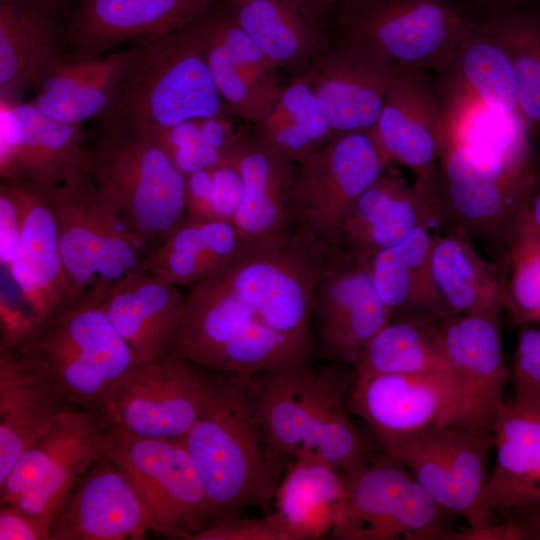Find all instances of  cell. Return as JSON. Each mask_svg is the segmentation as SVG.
<instances>
[{
	"label": "cell",
	"instance_id": "obj_4",
	"mask_svg": "<svg viewBox=\"0 0 540 540\" xmlns=\"http://www.w3.org/2000/svg\"><path fill=\"white\" fill-rule=\"evenodd\" d=\"M197 20L137 46L115 104L101 124L157 129L231 115L215 87Z\"/></svg>",
	"mask_w": 540,
	"mask_h": 540
},
{
	"label": "cell",
	"instance_id": "obj_12",
	"mask_svg": "<svg viewBox=\"0 0 540 540\" xmlns=\"http://www.w3.org/2000/svg\"><path fill=\"white\" fill-rule=\"evenodd\" d=\"M391 319L373 283L368 260L336 248L312 301L313 332L322 354L334 362L355 365Z\"/></svg>",
	"mask_w": 540,
	"mask_h": 540
},
{
	"label": "cell",
	"instance_id": "obj_47",
	"mask_svg": "<svg viewBox=\"0 0 540 540\" xmlns=\"http://www.w3.org/2000/svg\"><path fill=\"white\" fill-rule=\"evenodd\" d=\"M192 540H290L275 512L262 519H239L221 522L203 529Z\"/></svg>",
	"mask_w": 540,
	"mask_h": 540
},
{
	"label": "cell",
	"instance_id": "obj_55",
	"mask_svg": "<svg viewBox=\"0 0 540 540\" xmlns=\"http://www.w3.org/2000/svg\"><path fill=\"white\" fill-rule=\"evenodd\" d=\"M340 1H341V0H340ZM340 1H339V2H340Z\"/></svg>",
	"mask_w": 540,
	"mask_h": 540
},
{
	"label": "cell",
	"instance_id": "obj_25",
	"mask_svg": "<svg viewBox=\"0 0 540 540\" xmlns=\"http://www.w3.org/2000/svg\"><path fill=\"white\" fill-rule=\"evenodd\" d=\"M103 308L139 365L175 353L186 309L179 287L144 271L122 283Z\"/></svg>",
	"mask_w": 540,
	"mask_h": 540
},
{
	"label": "cell",
	"instance_id": "obj_38",
	"mask_svg": "<svg viewBox=\"0 0 540 540\" xmlns=\"http://www.w3.org/2000/svg\"><path fill=\"white\" fill-rule=\"evenodd\" d=\"M446 72V87L464 92L495 110L518 114L510 59L482 20H477L465 34Z\"/></svg>",
	"mask_w": 540,
	"mask_h": 540
},
{
	"label": "cell",
	"instance_id": "obj_28",
	"mask_svg": "<svg viewBox=\"0 0 540 540\" xmlns=\"http://www.w3.org/2000/svg\"><path fill=\"white\" fill-rule=\"evenodd\" d=\"M224 1L237 24L279 70H304L328 42L322 17L306 0Z\"/></svg>",
	"mask_w": 540,
	"mask_h": 540
},
{
	"label": "cell",
	"instance_id": "obj_2",
	"mask_svg": "<svg viewBox=\"0 0 540 540\" xmlns=\"http://www.w3.org/2000/svg\"><path fill=\"white\" fill-rule=\"evenodd\" d=\"M10 349L69 408L100 412L138 362L103 305L63 303L37 319Z\"/></svg>",
	"mask_w": 540,
	"mask_h": 540
},
{
	"label": "cell",
	"instance_id": "obj_34",
	"mask_svg": "<svg viewBox=\"0 0 540 540\" xmlns=\"http://www.w3.org/2000/svg\"><path fill=\"white\" fill-rule=\"evenodd\" d=\"M441 107L442 143L464 145L515 167L535 168L529 131L518 114L495 110L449 87Z\"/></svg>",
	"mask_w": 540,
	"mask_h": 540
},
{
	"label": "cell",
	"instance_id": "obj_13",
	"mask_svg": "<svg viewBox=\"0 0 540 540\" xmlns=\"http://www.w3.org/2000/svg\"><path fill=\"white\" fill-rule=\"evenodd\" d=\"M334 36L302 71L334 137L371 132L401 68L366 44Z\"/></svg>",
	"mask_w": 540,
	"mask_h": 540
},
{
	"label": "cell",
	"instance_id": "obj_3",
	"mask_svg": "<svg viewBox=\"0 0 540 540\" xmlns=\"http://www.w3.org/2000/svg\"><path fill=\"white\" fill-rule=\"evenodd\" d=\"M91 150V177L101 198L145 255L185 219L186 176L149 129L102 124Z\"/></svg>",
	"mask_w": 540,
	"mask_h": 540
},
{
	"label": "cell",
	"instance_id": "obj_23",
	"mask_svg": "<svg viewBox=\"0 0 540 540\" xmlns=\"http://www.w3.org/2000/svg\"><path fill=\"white\" fill-rule=\"evenodd\" d=\"M111 437L112 430L99 412L83 408L65 410L38 480L11 504L51 528L85 472L103 456Z\"/></svg>",
	"mask_w": 540,
	"mask_h": 540
},
{
	"label": "cell",
	"instance_id": "obj_27",
	"mask_svg": "<svg viewBox=\"0 0 540 540\" xmlns=\"http://www.w3.org/2000/svg\"><path fill=\"white\" fill-rule=\"evenodd\" d=\"M349 485V478L318 454L307 450L297 454L274 499V512L290 540L330 536L345 507Z\"/></svg>",
	"mask_w": 540,
	"mask_h": 540
},
{
	"label": "cell",
	"instance_id": "obj_17",
	"mask_svg": "<svg viewBox=\"0 0 540 540\" xmlns=\"http://www.w3.org/2000/svg\"><path fill=\"white\" fill-rule=\"evenodd\" d=\"M449 367L463 387V399L453 423L492 433L510 380L499 335V324L473 315L438 319Z\"/></svg>",
	"mask_w": 540,
	"mask_h": 540
},
{
	"label": "cell",
	"instance_id": "obj_18",
	"mask_svg": "<svg viewBox=\"0 0 540 540\" xmlns=\"http://www.w3.org/2000/svg\"><path fill=\"white\" fill-rule=\"evenodd\" d=\"M435 170L416 177L413 186L397 172L385 170L349 211L341 247L369 260L401 243L420 226L442 221Z\"/></svg>",
	"mask_w": 540,
	"mask_h": 540
},
{
	"label": "cell",
	"instance_id": "obj_54",
	"mask_svg": "<svg viewBox=\"0 0 540 540\" xmlns=\"http://www.w3.org/2000/svg\"><path fill=\"white\" fill-rule=\"evenodd\" d=\"M309 5L323 18L335 11L340 0H306Z\"/></svg>",
	"mask_w": 540,
	"mask_h": 540
},
{
	"label": "cell",
	"instance_id": "obj_35",
	"mask_svg": "<svg viewBox=\"0 0 540 540\" xmlns=\"http://www.w3.org/2000/svg\"><path fill=\"white\" fill-rule=\"evenodd\" d=\"M409 470L381 451L350 480L345 507L330 536L337 539L388 540L400 496L412 480Z\"/></svg>",
	"mask_w": 540,
	"mask_h": 540
},
{
	"label": "cell",
	"instance_id": "obj_45",
	"mask_svg": "<svg viewBox=\"0 0 540 540\" xmlns=\"http://www.w3.org/2000/svg\"><path fill=\"white\" fill-rule=\"evenodd\" d=\"M520 327L510 368L514 397L540 405V329L530 325Z\"/></svg>",
	"mask_w": 540,
	"mask_h": 540
},
{
	"label": "cell",
	"instance_id": "obj_31",
	"mask_svg": "<svg viewBox=\"0 0 540 540\" xmlns=\"http://www.w3.org/2000/svg\"><path fill=\"white\" fill-rule=\"evenodd\" d=\"M68 408L51 385L0 346V484L24 450Z\"/></svg>",
	"mask_w": 540,
	"mask_h": 540
},
{
	"label": "cell",
	"instance_id": "obj_32",
	"mask_svg": "<svg viewBox=\"0 0 540 540\" xmlns=\"http://www.w3.org/2000/svg\"><path fill=\"white\" fill-rule=\"evenodd\" d=\"M433 225L420 226L401 243L368 260L375 288L392 318L438 320L446 316L431 273Z\"/></svg>",
	"mask_w": 540,
	"mask_h": 540
},
{
	"label": "cell",
	"instance_id": "obj_33",
	"mask_svg": "<svg viewBox=\"0 0 540 540\" xmlns=\"http://www.w3.org/2000/svg\"><path fill=\"white\" fill-rule=\"evenodd\" d=\"M250 244L232 221L184 219L145 257L144 269L177 287H192L239 257Z\"/></svg>",
	"mask_w": 540,
	"mask_h": 540
},
{
	"label": "cell",
	"instance_id": "obj_42",
	"mask_svg": "<svg viewBox=\"0 0 540 540\" xmlns=\"http://www.w3.org/2000/svg\"><path fill=\"white\" fill-rule=\"evenodd\" d=\"M507 246L505 310L514 325L540 323V233L518 230Z\"/></svg>",
	"mask_w": 540,
	"mask_h": 540
},
{
	"label": "cell",
	"instance_id": "obj_44",
	"mask_svg": "<svg viewBox=\"0 0 540 540\" xmlns=\"http://www.w3.org/2000/svg\"><path fill=\"white\" fill-rule=\"evenodd\" d=\"M445 511L414 478L403 490L392 516L389 539H452Z\"/></svg>",
	"mask_w": 540,
	"mask_h": 540
},
{
	"label": "cell",
	"instance_id": "obj_8",
	"mask_svg": "<svg viewBox=\"0 0 540 540\" xmlns=\"http://www.w3.org/2000/svg\"><path fill=\"white\" fill-rule=\"evenodd\" d=\"M409 470L448 513L480 528L501 520L485 499V460L494 436L457 424L433 425L379 446Z\"/></svg>",
	"mask_w": 540,
	"mask_h": 540
},
{
	"label": "cell",
	"instance_id": "obj_53",
	"mask_svg": "<svg viewBox=\"0 0 540 540\" xmlns=\"http://www.w3.org/2000/svg\"><path fill=\"white\" fill-rule=\"evenodd\" d=\"M39 3L59 19L68 17L70 18L75 5L76 0H34Z\"/></svg>",
	"mask_w": 540,
	"mask_h": 540
},
{
	"label": "cell",
	"instance_id": "obj_5",
	"mask_svg": "<svg viewBox=\"0 0 540 540\" xmlns=\"http://www.w3.org/2000/svg\"><path fill=\"white\" fill-rule=\"evenodd\" d=\"M45 191L67 279L64 303L103 305L122 283L145 271L146 255L106 207L91 174Z\"/></svg>",
	"mask_w": 540,
	"mask_h": 540
},
{
	"label": "cell",
	"instance_id": "obj_37",
	"mask_svg": "<svg viewBox=\"0 0 540 540\" xmlns=\"http://www.w3.org/2000/svg\"><path fill=\"white\" fill-rule=\"evenodd\" d=\"M354 367L355 378L450 369L438 320L392 318Z\"/></svg>",
	"mask_w": 540,
	"mask_h": 540
},
{
	"label": "cell",
	"instance_id": "obj_40",
	"mask_svg": "<svg viewBox=\"0 0 540 540\" xmlns=\"http://www.w3.org/2000/svg\"><path fill=\"white\" fill-rule=\"evenodd\" d=\"M482 22L510 59L519 117L529 133L540 130V11L519 7Z\"/></svg>",
	"mask_w": 540,
	"mask_h": 540
},
{
	"label": "cell",
	"instance_id": "obj_20",
	"mask_svg": "<svg viewBox=\"0 0 540 540\" xmlns=\"http://www.w3.org/2000/svg\"><path fill=\"white\" fill-rule=\"evenodd\" d=\"M370 133L389 165H403L416 177L435 170L443 140L442 107L421 71L400 69Z\"/></svg>",
	"mask_w": 540,
	"mask_h": 540
},
{
	"label": "cell",
	"instance_id": "obj_41",
	"mask_svg": "<svg viewBox=\"0 0 540 540\" xmlns=\"http://www.w3.org/2000/svg\"><path fill=\"white\" fill-rule=\"evenodd\" d=\"M232 115L193 118L167 128L149 129L185 176L229 163L244 132L235 131Z\"/></svg>",
	"mask_w": 540,
	"mask_h": 540
},
{
	"label": "cell",
	"instance_id": "obj_46",
	"mask_svg": "<svg viewBox=\"0 0 540 540\" xmlns=\"http://www.w3.org/2000/svg\"><path fill=\"white\" fill-rule=\"evenodd\" d=\"M24 224V202L18 185L0 184V264L8 271L16 258Z\"/></svg>",
	"mask_w": 540,
	"mask_h": 540
},
{
	"label": "cell",
	"instance_id": "obj_24",
	"mask_svg": "<svg viewBox=\"0 0 540 540\" xmlns=\"http://www.w3.org/2000/svg\"><path fill=\"white\" fill-rule=\"evenodd\" d=\"M59 20L34 0H0V97L39 89L71 57Z\"/></svg>",
	"mask_w": 540,
	"mask_h": 540
},
{
	"label": "cell",
	"instance_id": "obj_36",
	"mask_svg": "<svg viewBox=\"0 0 540 540\" xmlns=\"http://www.w3.org/2000/svg\"><path fill=\"white\" fill-rule=\"evenodd\" d=\"M254 127L260 140L296 164L334 137L303 71L283 85L274 105Z\"/></svg>",
	"mask_w": 540,
	"mask_h": 540
},
{
	"label": "cell",
	"instance_id": "obj_11",
	"mask_svg": "<svg viewBox=\"0 0 540 540\" xmlns=\"http://www.w3.org/2000/svg\"><path fill=\"white\" fill-rule=\"evenodd\" d=\"M81 125L42 113L34 104L0 97L1 182L41 190L91 174Z\"/></svg>",
	"mask_w": 540,
	"mask_h": 540
},
{
	"label": "cell",
	"instance_id": "obj_51",
	"mask_svg": "<svg viewBox=\"0 0 540 540\" xmlns=\"http://www.w3.org/2000/svg\"><path fill=\"white\" fill-rule=\"evenodd\" d=\"M477 5L487 9L489 15L498 14L519 7L540 6V0H472ZM488 15V16H489Z\"/></svg>",
	"mask_w": 540,
	"mask_h": 540
},
{
	"label": "cell",
	"instance_id": "obj_26",
	"mask_svg": "<svg viewBox=\"0 0 540 540\" xmlns=\"http://www.w3.org/2000/svg\"><path fill=\"white\" fill-rule=\"evenodd\" d=\"M18 186L24 202L23 231L16 258L4 273L19 300L39 319L64 303L67 279L56 219L46 191Z\"/></svg>",
	"mask_w": 540,
	"mask_h": 540
},
{
	"label": "cell",
	"instance_id": "obj_39",
	"mask_svg": "<svg viewBox=\"0 0 540 540\" xmlns=\"http://www.w3.org/2000/svg\"><path fill=\"white\" fill-rule=\"evenodd\" d=\"M308 387L313 409L311 451L351 480L374 457L370 444L351 423L343 389L332 376L310 366Z\"/></svg>",
	"mask_w": 540,
	"mask_h": 540
},
{
	"label": "cell",
	"instance_id": "obj_9",
	"mask_svg": "<svg viewBox=\"0 0 540 540\" xmlns=\"http://www.w3.org/2000/svg\"><path fill=\"white\" fill-rule=\"evenodd\" d=\"M206 400L204 368L172 354L140 364L122 377L99 412L113 431L158 440H180Z\"/></svg>",
	"mask_w": 540,
	"mask_h": 540
},
{
	"label": "cell",
	"instance_id": "obj_21",
	"mask_svg": "<svg viewBox=\"0 0 540 540\" xmlns=\"http://www.w3.org/2000/svg\"><path fill=\"white\" fill-rule=\"evenodd\" d=\"M244 183L233 223L249 244L282 239L295 229L297 164L260 140L243 133L231 158Z\"/></svg>",
	"mask_w": 540,
	"mask_h": 540
},
{
	"label": "cell",
	"instance_id": "obj_6",
	"mask_svg": "<svg viewBox=\"0 0 540 540\" xmlns=\"http://www.w3.org/2000/svg\"><path fill=\"white\" fill-rule=\"evenodd\" d=\"M337 32L402 69L446 72L478 19L455 0H341Z\"/></svg>",
	"mask_w": 540,
	"mask_h": 540
},
{
	"label": "cell",
	"instance_id": "obj_30",
	"mask_svg": "<svg viewBox=\"0 0 540 540\" xmlns=\"http://www.w3.org/2000/svg\"><path fill=\"white\" fill-rule=\"evenodd\" d=\"M433 282L447 315H473L499 324L505 310L503 281L464 231L435 234L430 251Z\"/></svg>",
	"mask_w": 540,
	"mask_h": 540
},
{
	"label": "cell",
	"instance_id": "obj_49",
	"mask_svg": "<svg viewBox=\"0 0 540 540\" xmlns=\"http://www.w3.org/2000/svg\"><path fill=\"white\" fill-rule=\"evenodd\" d=\"M453 540H521L523 534L519 526L510 519L480 528H466L454 532Z\"/></svg>",
	"mask_w": 540,
	"mask_h": 540
},
{
	"label": "cell",
	"instance_id": "obj_50",
	"mask_svg": "<svg viewBox=\"0 0 540 540\" xmlns=\"http://www.w3.org/2000/svg\"><path fill=\"white\" fill-rule=\"evenodd\" d=\"M504 519H510L519 526L523 539H540V509L513 511Z\"/></svg>",
	"mask_w": 540,
	"mask_h": 540
},
{
	"label": "cell",
	"instance_id": "obj_1",
	"mask_svg": "<svg viewBox=\"0 0 540 540\" xmlns=\"http://www.w3.org/2000/svg\"><path fill=\"white\" fill-rule=\"evenodd\" d=\"M204 377L205 404L182 441L207 494L209 528L268 509L289 463L270 448L244 376L204 368Z\"/></svg>",
	"mask_w": 540,
	"mask_h": 540
},
{
	"label": "cell",
	"instance_id": "obj_15",
	"mask_svg": "<svg viewBox=\"0 0 540 540\" xmlns=\"http://www.w3.org/2000/svg\"><path fill=\"white\" fill-rule=\"evenodd\" d=\"M215 87L230 114L257 124L283 85L279 69L241 29L224 0L198 18Z\"/></svg>",
	"mask_w": 540,
	"mask_h": 540
},
{
	"label": "cell",
	"instance_id": "obj_7",
	"mask_svg": "<svg viewBox=\"0 0 540 540\" xmlns=\"http://www.w3.org/2000/svg\"><path fill=\"white\" fill-rule=\"evenodd\" d=\"M103 456L130 480L154 533L192 540L209 526L207 494L182 439H143L112 430Z\"/></svg>",
	"mask_w": 540,
	"mask_h": 540
},
{
	"label": "cell",
	"instance_id": "obj_29",
	"mask_svg": "<svg viewBox=\"0 0 540 540\" xmlns=\"http://www.w3.org/2000/svg\"><path fill=\"white\" fill-rule=\"evenodd\" d=\"M137 46L90 59L70 55L30 102L65 123L81 125L89 119L101 120L115 104Z\"/></svg>",
	"mask_w": 540,
	"mask_h": 540
},
{
	"label": "cell",
	"instance_id": "obj_43",
	"mask_svg": "<svg viewBox=\"0 0 540 540\" xmlns=\"http://www.w3.org/2000/svg\"><path fill=\"white\" fill-rule=\"evenodd\" d=\"M244 196L242 177L229 163L186 176L185 218L233 221Z\"/></svg>",
	"mask_w": 540,
	"mask_h": 540
},
{
	"label": "cell",
	"instance_id": "obj_22",
	"mask_svg": "<svg viewBox=\"0 0 540 540\" xmlns=\"http://www.w3.org/2000/svg\"><path fill=\"white\" fill-rule=\"evenodd\" d=\"M496 462L485 499L502 520L508 513L540 509V405L505 401L494 428Z\"/></svg>",
	"mask_w": 540,
	"mask_h": 540
},
{
	"label": "cell",
	"instance_id": "obj_14",
	"mask_svg": "<svg viewBox=\"0 0 540 540\" xmlns=\"http://www.w3.org/2000/svg\"><path fill=\"white\" fill-rule=\"evenodd\" d=\"M463 387L450 368L355 378L348 411L367 423L380 445L433 425L454 422Z\"/></svg>",
	"mask_w": 540,
	"mask_h": 540
},
{
	"label": "cell",
	"instance_id": "obj_52",
	"mask_svg": "<svg viewBox=\"0 0 540 540\" xmlns=\"http://www.w3.org/2000/svg\"><path fill=\"white\" fill-rule=\"evenodd\" d=\"M518 230L540 233V191L531 198Z\"/></svg>",
	"mask_w": 540,
	"mask_h": 540
},
{
	"label": "cell",
	"instance_id": "obj_19",
	"mask_svg": "<svg viewBox=\"0 0 540 540\" xmlns=\"http://www.w3.org/2000/svg\"><path fill=\"white\" fill-rule=\"evenodd\" d=\"M148 531L130 480L102 456L91 464L53 521L51 540H139Z\"/></svg>",
	"mask_w": 540,
	"mask_h": 540
},
{
	"label": "cell",
	"instance_id": "obj_10",
	"mask_svg": "<svg viewBox=\"0 0 540 540\" xmlns=\"http://www.w3.org/2000/svg\"><path fill=\"white\" fill-rule=\"evenodd\" d=\"M388 166L370 132L333 137L297 164L296 228L304 227L331 249L340 248L349 211Z\"/></svg>",
	"mask_w": 540,
	"mask_h": 540
},
{
	"label": "cell",
	"instance_id": "obj_48",
	"mask_svg": "<svg viewBox=\"0 0 540 540\" xmlns=\"http://www.w3.org/2000/svg\"><path fill=\"white\" fill-rule=\"evenodd\" d=\"M0 540H51V528L12 504H1Z\"/></svg>",
	"mask_w": 540,
	"mask_h": 540
},
{
	"label": "cell",
	"instance_id": "obj_16",
	"mask_svg": "<svg viewBox=\"0 0 540 540\" xmlns=\"http://www.w3.org/2000/svg\"><path fill=\"white\" fill-rule=\"evenodd\" d=\"M219 0H76L68 53L90 59L122 44H148L201 17Z\"/></svg>",
	"mask_w": 540,
	"mask_h": 540
}]
</instances>
